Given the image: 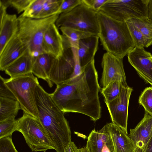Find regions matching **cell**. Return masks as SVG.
<instances>
[{"label": "cell", "instance_id": "6da1fadb", "mask_svg": "<svg viewBox=\"0 0 152 152\" xmlns=\"http://www.w3.org/2000/svg\"><path fill=\"white\" fill-rule=\"evenodd\" d=\"M98 78L94 59L79 75L56 85L51 96L64 113L82 114L96 121L101 116Z\"/></svg>", "mask_w": 152, "mask_h": 152}, {"label": "cell", "instance_id": "7a4b0ae2", "mask_svg": "<svg viewBox=\"0 0 152 152\" xmlns=\"http://www.w3.org/2000/svg\"><path fill=\"white\" fill-rule=\"evenodd\" d=\"M39 119L57 152H64L71 141V131L62 111L39 84L35 92Z\"/></svg>", "mask_w": 152, "mask_h": 152}, {"label": "cell", "instance_id": "3957f363", "mask_svg": "<svg viewBox=\"0 0 152 152\" xmlns=\"http://www.w3.org/2000/svg\"><path fill=\"white\" fill-rule=\"evenodd\" d=\"M99 39L106 52L123 58L135 47L126 22L114 19L99 12Z\"/></svg>", "mask_w": 152, "mask_h": 152}, {"label": "cell", "instance_id": "277c9868", "mask_svg": "<svg viewBox=\"0 0 152 152\" xmlns=\"http://www.w3.org/2000/svg\"><path fill=\"white\" fill-rule=\"evenodd\" d=\"M59 15H55L42 18H32L20 15L18 17L17 35L33 58L45 53L43 48L44 35L50 26L55 23Z\"/></svg>", "mask_w": 152, "mask_h": 152}, {"label": "cell", "instance_id": "5b68a950", "mask_svg": "<svg viewBox=\"0 0 152 152\" xmlns=\"http://www.w3.org/2000/svg\"><path fill=\"white\" fill-rule=\"evenodd\" d=\"M4 83L19 102L23 112L39 119L35 96L39 84L32 73L14 78H3Z\"/></svg>", "mask_w": 152, "mask_h": 152}, {"label": "cell", "instance_id": "8992f818", "mask_svg": "<svg viewBox=\"0 0 152 152\" xmlns=\"http://www.w3.org/2000/svg\"><path fill=\"white\" fill-rule=\"evenodd\" d=\"M97 12L83 1L73 9L60 14L55 24L57 28L66 27L98 36L99 26Z\"/></svg>", "mask_w": 152, "mask_h": 152}, {"label": "cell", "instance_id": "52a82bcc", "mask_svg": "<svg viewBox=\"0 0 152 152\" xmlns=\"http://www.w3.org/2000/svg\"><path fill=\"white\" fill-rule=\"evenodd\" d=\"M63 55L56 58L49 75V79L53 85L65 82L80 74L83 70L78 57V47H71L69 42L64 41Z\"/></svg>", "mask_w": 152, "mask_h": 152}, {"label": "cell", "instance_id": "ba28073f", "mask_svg": "<svg viewBox=\"0 0 152 152\" xmlns=\"http://www.w3.org/2000/svg\"><path fill=\"white\" fill-rule=\"evenodd\" d=\"M16 131L21 132L33 152H45L54 148L39 119L23 112L17 120Z\"/></svg>", "mask_w": 152, "mask_h": 152}, {"label": "cell", "instance_id": "9c48e42d", "mask_svg": "<svg viewBox=\"0 0 152 152\" xmlns=\"http://www.w3.org/2000/svg\"><path fill=\"white\" fill-rule=\"evenodd\" d=\"M148 0H108L99 12L117 20L148 18Z\"/></svg>", "mask_w": 152, "mask_h": 152}, {"label": "cell", "instance_id": "30bf717a", "mask_svg": "<svg viewBox=\"0 0 152 152\" xmlns=\"http://www.w3.org/2000/svg\"><path fill=\"white\" fill-rule=\"evenodd\" d=\"M133 90L127 83H122L119 96L110 102H105L112 122L119 126L127 134L129 104Z\"/></svg>", "mask_w": 152, "mask_h": 152}, {"label": "cell", "instance_id": "8fae6325", "mask_svg": "<svg viewBox=\"0 0 152 152\" xmlns=\"http://www.w3.org/2000/svg\"><path fill=\"white\" fill-rule=\"evenodd\" d=\"M101 65L103 71L100 82L103 88L113 80H119L127 83L123 59L106 52L103 56Z\"/></svg>", "mask_w": 152, "mask_h": 152}, {"label": "cell", "instance_id": "7c38bea8", "mask_svg": "<svg viewBox=\"0 0 152 152\" xmlns=\"http://www.w3.org/2000/svg\"><path fill=\"white\" fill-rule=\"evenodd\" d=\"M151 53L144 47L136 46L127 54L128 60L139 75L152 86V61Z\"/></svg>", "mask_w": 152, "mask_h": 152}, {"label": "cell", "instance_id": "4fadbf2b", "mask_svg": "<svg viewBox=\"0 0 152 152\" xmlns=\"http://www.w3.org/2000/svg\"><path fill=\"white\" fill-rule=\"evenodd\" d=\"M152 136V115L145 111L143 118L133 129L129 136L138 151H142Z\"/></svg>", "mask_w": 152, "mask_h": 152}, {"label": "cell", "instance_id": "5bb4252c", "mask_svg": "<svg viewBox=\"0 0 152 152\" xmlns=\"http://www.w3.org/2000/svg\"><path fill=\"white\" fill-rule=\"evenodd\" d=\"M28 51L17 35L6 45L0 53V70L6 69Z\"/></svg>", "mask_w": 152, "mask_h": 152}, {"label": "cell", "instance_id": "9a60e30c", "mask_svg": "<svg viewBox=\"0 0 152 152\" xmlns=\"http://www.w3.org/2000/svg\"><path fill=\"white\" fill-rule=\"evenodd\" d=\"M43 48L45 53L56 58L61 56L64 50L63 37L60 34L55 23L51 24L44 35Z\"/></svg>", "mask_w": 152, "mask_h": 152}, {"label": "cell", "instance_id": "2e32d148", "mask_svg": "<svg viewBox=\"0 0 152 152\" xmlns=\"http://www.w3.org/2000/svg\"><path fill=\"white\" fill-rule=\"evenodd\" d=\"M115 152H138L128 134L117 125L107 123Z\"/></svg>", "mask_w": 152, "mask_h": 152}, {"label": "cell", "instance_id": "e0dca14e", "mask_svg": "<svg viewBox=\"0 0 152 152\" xmlns=\"http://www.w3.org/2000/svg\"><path fill=\"white\" fill-rule=\"evenodd\" d=\"M99 39L98 36L93 35L79 41L78 57L82 69L94 59L98 49Z\"/></svg>", "mask_w": 152, "mask_h": 152}, {"label": "cell", "instance_id": "ac0fdd59", "mask_svg": "<svg viewBox=\"0 0 152 152\" xmlns=\"http://www.w3.org/2000/svg\"><path fill=\"white\" fill-rule=\"evenodd\" d=\"M0 21V53L7 44L17 35L18 21L15 14L7 13Z\"/></svg>", "mask_w": 152, "mask_h": 152}, {"label": "cell", "instance_id": "d6986e66", "mask_svg": "<svg viewBox=\"0 0 152 152\" xmlns=\"http://www.w3.org/2000/svg\"><path fill=\"white\" fill-rule=\"evenodd\" d=\"M56 57L49 53H45L34 58L32 73L39 78L45 81L50 88L53 85L49 79V75Z\"/></svg>", "mask_w": 152, "mask_h": 152}, {"label": "cell", "instance_id": "ffe728a7", "mask_svg": "<svg viewBox=\"0 0 152 152\" xmlns=\"http://www.w3.org/2000/svg\"><path fill=\"white\" fill-rule=\"evenodd\" d=\"M34 58L28 51L5 70V73L14 78L32 73Z\"/></svg>", "mask_w": 152, "mask_h": 152}, {"label": "cell", "instance_id": "44dd1931", "mask_svg": "<svg viewBox=\"0 0 152 152\" xmlns=\"http://www.w3.org/2000/svg\"><path fill=\"white\" fill-rule=\"evenodd\" d=\"M110 137L107 124L99 131L94 129L88 137L86 147L89 152H102Z\"/></svg>", "mask_w": 152, "mask_h": 152}, {"label": "cell", "instance_id": "7402d4cb", "mask_svg": "<svg viewBox=\"0 0 152 152\" xmlns=\"http://www.w3.org/2000/svg\"><path fill=\"white\" fill-rule=\"evenodd\" d=\"M0 122L15 118L21 109L19 102L15 99L0 97Z\"/></svg>", "mask_w": 152, "mask_h": 152}, {"label": "cell", "instance_id": "603a6c76", "mask_svg": "<svg viewBox=\"0 0 152 152\" xmlns=\"http://www.w3.org/2000/svg\"><path fill=\"white\" fill-rule=\"evenodd\" d=\"M143 35L148 47L152 45V20L148 18L129 20Z\"/></svg>", "mask_w": 152, "mask_h": 152}, {"label": "cell", "instance_id": "cb8c5ba5", "mask_svg": "<svg viewBox=\"0 0 152 152\" xmlns=\"http://www.w3.org/2000/svg\"><path fill=\"white\" fill-rule=\"evenodd\" d=\"M122 83L119 80H113L106 87L102 89L101 93L104 97L105 102H110L119 96Z\"/></svg>", "mask_w": 152, "mask_h": 152}, {"label": "cell", "instance_id": "d4e9b609", "mask_svg": "<svg viewBox=\"0 0 152 152\" xmlns=\"http://www.w3.org/2000/svg\"><path fill=\"white\" fill-rule=\"evenodd\" d=\"M59 28L70 45L78 43L79 40L94 35L90 33L72 28L61 27Z\"/></svg>", "mask_w": 152, "mask_h": 152}, {"label": "cell", "instance_id": "484cf974", "mask_svg": "<svg viewBox=\"0 0 152 152\" xmlns=\"http://www.w3.org/2000/svg\"><path fill=\"white\" fill-rule=\"evenodd\" d=\"M63 0H45L41 11L37 18H42L58 15Z\"/></svg>", "mask_w": 152, "mask_h": 152}, {"label": "cell", "instance_id": "4316f807", "mask_svg": "<svg viewBox=\"0 0 152 152\" xmlns=\"http://www.w3.org/2000/svg\"><path fill=\"white\" fill-rule=\"evenodd\" d=\"M45 0H33L20 16L32 18H37L40 13Z\"/></svg>", "mask_w": 152, "mask_h": 152}, {"label": "cell", "instance_id": "83f0119b", "mask_svg": "<svg viewBox=\"0 0 152 152\" xmlns=\"http://www.w3.org/2000/svg\"><path fill=\"white\" fill-rule=\"evenodd\" d=\"M15 118H9L0 122V139L12 136L16 131L17 120Z\"/></svg>", "mask_w": 152, "mask_h": 152}, {"label": "cell", "instance_id": "f1b7e54d", "mask_svg": "<svg viewBox=\"0 0 152 152\" xmlns=\"http://www.w3.org/2000/svg\"><path fill=\"white\" fill-rule=\"evenodd\" d=\"M135 47L148 48L145 40L140 31L130 20L126 22Z\"/></svg>", "mask_w": 152, "mask_h": 152}, {"label": "cell", "instance_id": "f546056e", "mask_svg": "<svg viewBox=\"0 0 152 152\" xmlns=\"http://www.w3.org/2000/svg\"><path fill=\"white\" fill-rule=\"evenodd\" d=\"M139 103L146 111L152 115V87L146 88L141 93Z\"/></svg>", "mask_w": 152, "mask_h": 152}, {"label": "cell", "instance_id": "4dcf8cb0", "mask_svg": "<svg viewBox=\"0 0 152 152\" xmlns=\"http://www.w3.org/2000/svg\"><path fill=\"white\" fill-rule=\"evenodd\" d=\"M33 0H4L8 7L10 6L15 9L18 13L23 12Z\"/></svg>", "mask_w": 152, "mask_h": 152}, {"label": "cell", "instance_id": "1f68e13d", "mask_svg": "<svg viewBox=\"0 0 152 152\" xmlns=\"http://www.w3.org/2000/svg\"><path fill=\"white\" fill-rule=\"evenodd\" d=\"M82 0H63L61 4L57 14L67 13L72 10L82 3Z\"/></svg>", "mask_w": 152, "mask_h": 152}, {"label": "cell", "instance_id": "d6a6232c", "mask_svg": "<svg viewBox=\"0 0 152 152\" xmlns=\"http://www.w3.org/2000/svg\"><path fill=\"white\" fill-rule=\"evenodd\" d=\"M0 152H18L13 142L12 136L0 139Z\"/></svg>", "mask_w": 152, "mask_h": 152}, {"label": "cell", "instance_id": "836d02e7", "mask_svg": "<svg viewBox=\"0 0 152 152\" xmlns=\"http://www.w3.org/2000/svg\"><path fill=\"white\" fill-rule=\"evenodd\" d=\"M108 0H83V2L90 8L98 12L100 8Z\"/></svg>", "mask_w": 152, "mask_h": 152}, {"label": "cell", "instance_id": "e575fe53", "mask_svg": "<svg viewBox=\"0 0 152 152\" xmlns=\"http://www.w3.org/2000/svg\"><path fill=\"white\" fill-rule=\"evenodd\" d=\"M0 97L11 98L15 99V98L7 86L5 84L3 77H0Z\"/></svg>", "mask_w": 152, "mask_h": 152}, {"label": "cell", "instance_id": "d590c367", "mask_svg": "<svg viewBox=\"0 0 152 152\" xmlns=\"http://www.w3.org/2000/svg\"><path fill=\"white\" fill-rule=\"evenodd\" d=\"M78 150L74 142L71 141L66 146L64 152H78Z\"/></svg>", "mask_w": 152, "mask_h": 152}, {"label": "cell", "instance_id": "8d00e7d4", "mask_svg": "<svg viewBox=\"0 0 152 152\" xmlns=\"http://www.w3.org/2000/svg\"><path fill=\"white\" fill-rule=\"evenodd\" d=\"M148 18L152 20V0H148Z\"/></svg>", "mask_w": 152, "mask_h": 152}, {"label": "cell", "instance_id": "74e56055", "mask_svg": "<svg viewBox=\"0 0 152 152\" xmlns=\"http://www.w3.org/2000/svg\"><path fill=\"white\" fill-rule=\"evenodd\" d=\"M142 152H152V136L147 146Z\"/></svg>", "mask_w": 152, "mask_h": 152}, {"label": "cell", "instance_id": "f35d334b", "mask_svg": "<svg viewBox=\"0 0 152 152\" xmlns=\"http://www.w3.org/2000/svg\"><path fill=\"white\" fill-rule=\"evenodd\" d=\"M78 152H89L87 148L85 147L78 148Z\"/></svg>", "mask_w": 152, "mask_h": 152}, {"label": "cell", "instance_id": "ab89813d", "mask_svg": "<svg viewBox=\"0 0 152 152\" xmlns=\"http://www.w3.org/2000/svg\"><path fill=\"white\" fill-rule=\"evenodd\" d=\"M149 58L150 59V60L152 61V56L150 57Z\"/></svg>", "mask_w": 152, "mask_h": 152}, {"label": "cell", "instance_id": "60d3db41", "mask_svg": "<svg viewBox=\"0 0 152 152\" xmlns=\"http://www.w3.org/2000/svg\"><path fill=\"white\" fill-rule=\"evenodd\" d=\"M138 152H142V151H139Z\"/></svg>", "mask_w": 152, "mask_h": 152}]
</instances>
